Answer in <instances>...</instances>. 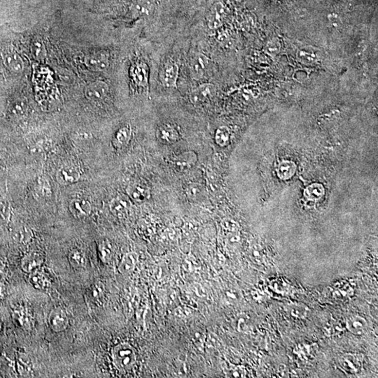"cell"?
Here are the masks:
<instances>
[{
	"instance_id": "6da1fadb",
	"label": "cell",
	"mask_w": 378,
	"mask_h": 378,
	"mask_svg": "<svg viewBox=\"0 0 378 378\" xmlns=\"http://www.w3.org/2000/svg\"><path fill=\"white\" fill-rule=\"evenodd\" d=\"M112 360L119 371H128L136 363V354L130 344L124 342L117 344L113 348Z\"/></svg>"
},
{
	"instance_id": "7a4b0ae2",
	"label": "cell",
	"mask_w": 378,
	"mask_h": 378,
	"mask_svg": "<svg viewBox=\"0 0 378 378\" xmlns=\"http://www.w3.org/2000/svg\"><path fill=\"white\" fill-rule=\"evenodd\" d=\"M179 76L178 64L174 61H167L162 65L159 72V81L167 88H176Z\"/></svg>"
},
{
	"instance_id": "3957f363",
	"label": "cell",
	"mask_w": 378,
	"mask_h": 378,
	"mask_svg": "<svg viewBox=\"0 0 378 378\" xmlns=\"http://www.w3.org/2000/svg\"><path fill=\"white\" fill-rule=\"evenodd\" d=\"M210 60L206 55L202 54H196L191 57L189 68L193 78L196 80H201L207 75Z\"/></svg>"
},
{
	"instance_id": "277c9868",
	"label": "cell",
	"mask_w": 378,
	"mask_h": 378,
	"mask_svg": "<svg viewBox=\"0 0 378 378\" xmlns=\"http://www.w3.org/2000/svg\"><path fill=\"white\" fill-rule=\"evenodd\" d=\"M49 327L54 332H63L69 324L68 316L60 308L53 309L48 317Z\"/></svg>"
},
{
	"instance_id": "5b68a950",
	"label": "cell",
	"mask_w": 378,
	"mask_h": 378,
	"mask_svg": "<svg viewBox=\"0 0 378 378\" xmlns=\"http://www.w3.org/2000/svg\"><path fill=\"white\" fill-rule=\"evenodd\" d=\"M84 63L86 66L91 71L103 72L109 67V57L105 53H92L86 55Z\"/></svg>"
},
{
	"instance_id": "8992f818",
	"label": "cell",
	"mask_w": 378,
	"mask_h": 378,
	"mask_svg": "<svg viewBox=\"0 0 378 378\" xmlns=\"http://www.w3.org/2000/svg\"><path fill=\"white\" fill-rule=\"evenodd\" d=\"M109 86L103 81H97L89 84L85 88L84 95L88 100L100 101L108 95Z\"/></svg>"
},
{
	"instance_id": "52a82bcc",
	"label": "cell",
	"mask_w": 378,
	"mask_h": 378,
	"mask_svg": "<svg viewBox=\"0 0 378 378\" xmlns=\"http://www.w3.org/2000/svg\"><path fill=\"white\" fill-rule=\"evenodd\" d=\"M215 89L213 84H202L192 90L190 95V100L196 105L205 103L215 95Z\"/></svg>"
},
{
	"instance_id": "ba28073f",
	"label": "cell",
	"mask_w": 378,
	"mask_h": 378,
	"mask_svg": "<svg viewBox=\"0 0 378 378\" xmlns=\"http://www.w3.org/2000/svg\"><path fill=\"white\" fill-rule=\"evenodd\" d=\"M363 363V357L359 354H346L339 360V364L343 371L351 374L358 373Z\"/></svg>"
},
{
	"instance_id": "9c48e42d",
	"label": "cell",
	"mask_w": 378,
	"mask_h": 378,
	"mask_svg": "<svg viewBox=\"0 0 378 378\" xmlns=\"http://www.w3.org/2000/svg\"><path fill=\"white\" fill-rule=\"evenodd\" d=\"M131 205V201L128 197L118 196L110 202V211L116 217L125 218L128 215Z\"/></svg>"
},
{
	"instance_id": "30bf717a",
	"label": "cell",
	"mask_w": 378,
	"mask_h": 378,
	"mask_svg": "<svg viewBox=\"0 0 378 378\" xmlns=\"http://www.w3.org/2000/svg\"><path fill=\"white\" fill-rule=\"evenodd\" d=\"M226 16V7L221 2L215 4L207 17V25L212 30L220 28L224 23Z\"/></svg>"
},
{
	"instance_id": "8fae6325",
	"label": "cell",
	"mask_w": 378,
	"mask_h": 378,
	"mask_svg": "<svg viewBox=\"0 0 378 378\" xmlns=\"http://www.w3.org/2000/svg\"><path fill=\"white\" fill-rule=\"evenodd\" d=\"M80 179V173L76 167L65 165L57 170L56 180L62 186H68L77 182Z\"/></svg>"
},
{
	"instance_id": "7c38bea8",
	"label": "cell",
	"mask_w": 378,
	"mask_h": 378,
	"mask_svg": "<svg viewBox=\"0 0 378 378\" xmlns=\"http://www.w3.org/2000/svg\"><path fill=\"white\" fill-rule=\"evenodd\" d=\"M126 192L130 200L138 204L146 202L149 200L151 196L149 188L140 183H132L129 185L126 189Z\"/></svg>"
},
{
	"instance_id": "4fadbf2b",
	"label": "cell",
	"mask_w": 378,
	"mask_h": 378,
	"mask_svg": "<svg viewBox=\"0 0 378 378\" xmlns=\"http://www.w3.org/2000/svg\"><path fill=\"white\" fill-rule=\"evenodd\" d=\"M69 210L74 218H84L88 217L92 211L90 202L84 198H75L69 204Z\"/></svg>"
},
{
	"instance_id": "5bb4252c",
	"label": "cell",
	"mask_w": 378,
	"mask_h": 378,
	"mask_svg": "<svg viewBox=\"0 0 378 378\" xmlns=\"http://www.w3.org/2000/svg\"><path fill=\"white\" fill-rule=\"evenodd\" d=\"M44 262V257L38 252H31L24 256L21 261V269L26 273H31L40 269Z\"/></svg>"
},
{
	"instance_id": "9a60e30c",
	"label": "cell",
	"mask_w": 378,
	"mask_h": 378,
	"mask_svg": "<svg viewBox=\"0 0 378 378\" xmlns=\"http://www.w3.org/2000/svg\"><path fill=\"white\" fill-rule=\"evenodd\" d=\"M156 137L160 143L170 145L178 143L180 140V134L171 125L163 124L156 130Z\"/></svg>"
},
{
	"instance_id": "2e32d148",
	"label": "cell",
	"mask_w": 378,
	"mask_h": 378,
	"mask_svg": "<svg viewBox=\"0 0 378 378\" xmlns=\"http://www.w3.org/2000/svg\"><path fill=\"white\" fill-rule=\"evenodd\" d=\"M197 155L194 151H188L180 155L174 160V166L179 171H186L195 166Z\"/></svg>"
},
{
	"instance_id": "e0dca14e",
	"label": "cell",
	"mask_w": 378,
	"mask_h": 378,
	"mask_svg": "<svg viewBox=\"0 0 378 378\" xmlns=\"http://www.w3.org/2000/svg\"><path fill=\"white\" fill-rule=\"evenodd\" d=\"M4 64L8 69L15 73H20L24 70V63L21 57L14 51H6L3 54Z\"/></svg>"
},
{
	"instance_id": "ac0fdd59",
	"label": "cell",
	"mask_w": 378,
	"mask_h": 378,
	"mask_svg": "<svg viewBox=\"0 0 378 378\" xmlns=\"http://www.w3.org/2000/svg\"><path fill=\"white\" fill-rule=\"evenodd\" d=\"M87 298L90 303L97 306H101L105 300V288L101 282H96L87 290Z\"/></svg>"
},
{
	"instance_id": "d6986e66",
	"label": "cell",
	"mask_w": 378,
	"mask_h": 378,
	"mask_svg": "<svg viewBox=\"0 0 378 378\" xmlns=\"http://www.w3.org/2000/svg\"><path fill=\"white\" fill-rule=\"evenodd\" d=\"M368 324L364 318L360 316L353 315L347 320V328L351 333L361 336L366 331Z\"/></svg>"
},
{
	"instance_id": "ffe728a7",
	"label": "cell",
	"mask_w": 378,
	"mask_h": 378,
	"mask_svg": "<svg viewBox=\"0 0 378 378\" xmlns=\"http://www.w3.org/2000/svg\"><path fill=\"white\" fill-rule=\"evenodd\" d=\"M138 261V253L135 252H129L123 256L118 269L122 275H128L134 270Z\"/></svg>"
},
{
	"instance_id": "44dd1931",
	"label": "cell",
	"mask_w": 378,
	"mask_h": 378,
	"mask_svg": "<svg viewBox=\"0 0 378 378\" xmlns=\"http://www.w3.org/2000/svg\"><path fill=\"white\" fill-rule=\"evenodd\" d=\"M28 280L30 285L36 289L47 290L52 286L50 280L48 279L45 274L39 270L30 273Z\"/></svg>"
},
{
	"instance_id": "7402d4cb",
	"label": "cell",
	"mask_w": 378,
	"mask_h": 378,
	"mask_svg": "<svg viewBox=\"0 0 378 378\" xmlns=\"http://www.w3.org/2000/svg\"><path fill=\"white\" fill-rule=\"evenodd\" d=\"M186 196L193 202H200L206 198L207 191L202 185L192 183L186 190Z\"/></svg>"
},
{
	"instance_id": "603a6c76",
	"label": "cell",
	"mask_w": 378,
	"mask_h": 378,
	"mask_svg": "<svg viewBox=\"0 0 378 378\" xmlns=\"http://www.w3.org/2000/svg\"><path fill=\"white\" fill-rule=\"evenodd\" d=\"M132 136V128L130 126L126 125L121 127L115 135L114 145L118 149L124 148L130 142Z\"/></svg>"
},
{
	"instance_id": "cb8c5ba5",
	"label": "cell",
	"mask_w": 378,
	"mask_h": 378,
	"mask_svg": "<svg viewBox=\"0 0 378 378\" xmlns=\"http://www.w3.org/2000/svg\"><path fill=\"white\" fill-rule=\"evenodd\" d=\"M68 261L72 267L76 270H84L87 264L85 253L79 250H73L70 252Z\"/></svg>"
},
{
	"instance_id": "d4e9b609",
	"label": "cell",
	"mask_w": 378,
	"mask_h": 378,
	"mask_svg": "<svg viewBox=\"0 0 378 378\" xmlns=\"http://www.w3.org/2000/svg\"><path fill=\"white\" fill-rule=\"evenodd\" d=\"M14 318L22 328L30 329L33 326V317L31 313L25 308L17 309L14 312Z\"/></svg>"
},
{
	"instance_id": "484cf974",
	"label": "cell",
	"mask_w": 378,
	"mask_h": 378,
	"mask_svg": "<svg viewBox=\"0 0 378 378\" xmlns=\"http://www.w3.org/2000/svg\"><path fill=\"white\" fill-rule=\"evenodd\" d=\"M296 170V166L294 162L289 161H282L277 167V175L282 180H288L292 178Z\"/></svg>"
},
{
	"instance_id": "4316f807",
	"label": "cell",
	"mask_w": 378,
	"mask_h": 378,
	"mask_svg": "<svg viewBox=\"0 0 378 378\" xmlns=\"http://www.w3.org/2000/svg\"><path fill=\"white\" fill-rule=\"evenodd\" d=\"M325 194V190L322 184L318 183H312L306 188L305 196L309 200H320Z\"/></svg>"
},
{
	"instance_id": "83f0119b",
	"label": "cell",
	"mask_w": 378,
	"mask_h": 378,
	"mask_svg": "<svg viewBox=\"0 0 378 378\" xmlns=\"http://www.w3.org/2000/svg\"><path fill=\"white\" fill-rule=\"evenodd\" d=\"M134 79L139 86H145L148 83V68L145 64L139 63L134 69Z\"/></svg>"
},
{
	"instance_id": "f1b7e54d",
	"label": "cell",
	"mask_w": 378,
	"mask_h": 378,
	"mask_svg": "<svg viewBox=\"0 0 378 378\" xmlns=\"http://www.w3.org/2000/svg\"><path fill=\"white\" fill-rule=\"evenodd\" d=\"M99 256L104 264H108L112 257V247L108 240H103L98 247Z\"/></svg>"
},
{
	"instance_id": "f546056e",
	"label": "cell",
	"mask_w": 378,
	"mask_h": 378,
	"mask_svg": "<svg viewBox=\"0 0 378 378\" xmlns=\"http://www.w3.org/2000/svg\"><path fill=\"white\" fill-rule=\"evenodd\" d=\"M215 140L220 146H226L230 143V131L225 126L218 127L215 133Z\"/></svg>"
},
{
	"instance_id": "4dcf8cb0",
	"label": "cell",
	"mask_w": 378,
	"mask_h": 378,
	"mask_svg": "<svg viewBox=\"0 0 378 378\" xmlns=\"http://www.w3.org/2000/svg\"><path fill=\"white\" fill-rule=\"evenodd\" d=\"M31 49L33 55L38 60H41L45 57L46 55L45 46L40 39H35L33 41Z\"/></svg>"
},
{
	"instance_id": "1f68e13d",
	"label": "cell",
	"mask_w": 378,
	"mask_h": 378,
	"mask_svg": "<svg viewBox=\"0 0 378 378\" xmlns=\"http://www.w3.org/2000/svg\"><path fill=\"white\" fill-rule=\"evenodd\" d=\"M137 12L140 14V16H148L149 15L152 11L153 7L151 5V2L147 1H141L137 4L136 7Z\"/></svg>"
},
{
	"instance_id": "d6a6232c",
	"label": "cell",
	"mask_w": 378,
	"mask_h": 378,
	"mask_svg": "<svg viewBox=\"0 0 378 378\" xmlns=\"http://www.w3.org/2000/svg\"><path fill=\"white\" fill-rule=\"evenodd\" d=\"M36 193L38 194H40L41 196H50V186H49V182L44 179H40L38 181L37 186H36Z\"/></svg>"
},
{
	"instance_id": "836d02e7",
	"label": "cell",
	"mask_w": 378,
	"mask_h": 378,
	"mask_svg": "<svg viewBox=\"0 0 378 378\" xmlns=\"http://www.w3.org/2000/svg\"><path fill=\"white\" fill-rule=\"evenodd\" d=\"M16 235H17L18 240L20 242L27 243L29 241L31 240L33 234V231L28 228H23V229H20L18 231Z\"/></svg>"
},
{
	"instance_id": "e575fe53",
	"label": "cell",
	"mask_w": 378,
	"mask_h": 378,
	"mask_svg": "<svg viewBox=\"0 0 378 378\" xmlns=\"http://www.w3.org/2000/svg\"><path fill=\"white\" fill-rule=\"evenodd\" d=\"M280 43L277 39H272L269 41L267 46H266V49H267L268 53L270 55H276L278 54L280 50Z\"/></svg>"
},
{
	"instance_id": "d590c367",
	"label": "cell",
	"mask_w": 378,
	"mask_h": 378,
	"mask_svg": "<svg viewBox=\"0 0 378 378\" xmlns=\"http://www.w3.org/2000/svg\"><path fill=\"white\" fill-rule=\"evenodd\" d=\"M298 57L306 63H315L316 58H317L314 53L307 52L306 51H301V52H298Z\"/></svg>"
},
{
	"instance_id": "8d00e7d4",
	"label": "cell",
	"mask_w": 378,
	"mask_h": 378,
	"mask_svg": "<svg viewBox=\"0 0 378 378\" xmlns=\"http://www.w3.org/2000/svg\"><path fill=\"white\" fill-rule=\"evenodd\" d=\"M328 18H329L330 23H331L333 26H334L335 28H336V27L338 26V25H339L340 23V19L338 16L336 15V14H330V15L328 16Z\"/></svg>"
},
{
	"instance_id": "74e56055",
	"label": "cell",
	"mask_w": 378,
	"mask_h": 378,
	"mask_svg": "<svg viewBox=\"0 0 378 378\" xmlns=\"http://www.w3.org/2000/svg\"><path fill=\"white\" fill-rule=\"evenodd\" d=\"M232 375L234 378L244 377L243 371L240 368H236Z\"/></svg>"
},
{
	"instance_id": "f35d334b",
	"label": "cell",
	"mask_w": 378,
	"mask_h": 378,
	"mask_svg": "<svg viewBox=\"0 0 378 378\" xmlns=\"http://www.w3.org/2000/svg\"><path fill=\"white\" fill-rule=\"evenodd\" d=\"M4 268H5V264H4V261L0 258V273L2 272L4 270Z\"/></svg>"
},
{
	"instance_id": "ab89813d",
	"label": "cell",
	"mask_w": 378,
	"mask_h": 378,
	"mask_svg": "<svg viewBox=\"0 0 378 378\" xmlns=\"http://www.w3.org/2000/svg\"><path fill=\"white\" fill-rule=\"evenodd\" d=\"M3 295V286L1 283H0V298Z\"/></svg>"
},
{
	"instance_id": "60d3db41",
	"label": "cell",
	"mask_w": 378,
	"mask_h": 378,
	"mask_svg": "<svg viewBox=\"0 0 378 378\" xmlns=\"http://www.w3.org/2000/svg\"><path fill=\"white\" fill-rule=\"evenodd\" d=\"M236 1H242V0H236Z\"/></svg>"
}]
</instances>
